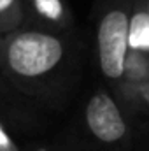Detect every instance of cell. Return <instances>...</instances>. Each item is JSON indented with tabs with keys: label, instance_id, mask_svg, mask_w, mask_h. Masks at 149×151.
Segmentation results:
<instances>
[{
	"label": "cell",
	"instance_id": "cell-1",
	"mask_svg": "<svg viewBox=\"0 0 149 151\" xmlns=\"http://www.w3.org/2000/svg\"><path fill=\"white\" fill-rule=\"evenodd\" d=\"M69 32L39 27L0 35V67L19 83L47 91H67L77 77L75 46Z\"/></svg>",
	"mask_w": 149,
	"mask_h": 151
},
{
	"label": "cell",
	"instance_id": "cell-2",
	"mask_svg": "<svg viewBox=\"0 0 149 151\" xmlns=\"http://www.w3.org/2000/svg\"><path fill=\"white\" fill-rule=\"evenodd\" d=\"M133 0H100L95 18V55L105 84L117 95L125 84L130 58Z\"/></svg>",
	"mask_w": 149,
	"mask_h": 151
},
{
	"label": "cell",
	"instance_id": "cell-3",
	"mask_svg": "<svg viewBox=\"0 0 149 151\" xmlns=\"http://www.w3.org/2000/svg\"><path fill=\"white\" fill-rule=\"evenodd\" d=\"M81 127L88 151H142L128 111L111 88H98L86 99Z\"/></svg>",
	"mask_w": 149,
	"mask_h": 151
},
{
	"label": "cell",
	"instance_id": "cell-4",
	"mask_svg": "<svg viewBox=\"0 0 149 151\" xmlns=\"http://www.w3.org/2000/svg\"><path fill=\"white\" fill-rule=\"evenodd\" d=\"M25 5L30 27L53 32H70L74 27V16L65 0H25Z\"/></svg>",
	"mask_w": 149,
	"mask_h": 151
},
{
	"label": "cell",
	"instance_id": "cell-5",
	"mask_svg": "<svg viewBox=\"0 0 149 151\" xmlns=\"http://www.w3.org/2000/svg\"><path fill=\"white\" fill-rule=\"evenodd\" d=\"M27 25L25 0H0V35Z\"/></svg>",
	"mask_w": 149,
	"mask_h": 151
}]
</instances>
